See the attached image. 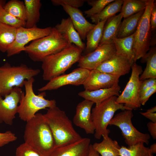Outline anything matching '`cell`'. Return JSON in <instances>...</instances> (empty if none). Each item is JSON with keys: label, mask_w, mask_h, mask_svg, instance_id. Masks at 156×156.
Masks as SVG:
<instances>
[{"label": "cell", "mask_w": 156, "mask_h": 156, "mask_svg": "<svg viewBox=\"0 0 156 156\" xmlns=\"http://www.w3.org/2000/svg\"><path fill=\"white\" fill-rule=\"evenodd\" d=\"M26 122L23 135L24 142L45 156H49L55 148V143L43 114L37 113Z\"/></svg>", "instance_id": "6da1fadb"}, {"label": "cell", "mask_w": 156, "mask_h": 156, "mask_svg": "<svg viewBox=\"0 0 156 156\" xmlns=\"http://www.w3.org/2000/svg\"><path fill=\"white\" fill-rule=\"evenodd\" d=\"M53 134L55 148L75 142L82 138L74 128L65 112L56 106L43 114Z\"/></svg>", "instance_id": "7a4b0ae2"}, {"label": "cell", "mask_w": 156, "mask_h": 156, "mask_svg": "<svg viewBox=\"0 0 156 156\" xmlns=\"http://www.w3.org/2000/svg\"><path fill=\"white\" fill-rule=\"evenodd\" d=\"M83 51L72 44L59 52L46 57L42 62V78L49 81L61 75L78 62Z\"/></svg>", "instance_id": "3957f363"}, {"label": "cell", "mask_w": 156, "mask_h": 156, "mask_svg": "<svg viewBox=\"0 0 156 156\" xmlns=\"http://www.w3.org/2000/svg\"><path fill=\"white\" fill-rule=\"evenodd\" d=\"M67 38L55 27L48 35L32 41L24 51L35 62H42L47 57L57 53L71 45Z\"/></svg>", "instance_id": "277c9868"}, {"label": "cell", "mask_w": 156, "mask_h": 156, "mask_svg": "<svg viewBox=\"0 0 156 156\" xmlns=\"http://www.w3.org/2000/svg\"><path fill=\"white\" fill-rule=\"evenodd\" d=\"M40 72L24 64L15 66L5 63L0 66V95L4 97L14 88L23 87L25 80L34 78Z\"/></svg>", "instance_id": "5b68a950"}, {"label": "cell", "mask_w": 156, "mask_h": 156, "mask_svg": "<svg viewBox=\"0 0 156 156\" xmlns=\"http://www.w3.org/2000/svg\"><path fill=\"white\" fill-rule=\"evenodd\" d=\"M34 81V78L25 81V93H23L18 107L17 113L19 118L26 122L33 118L40 110L56 106L54 99L49 100L44 98V92L35 94L33 89Z\"/></svg>", "instance_id": "8992f818"}, {"label": "cell", "mask_w": 156, "mask_h": 156, "mask_svg": "<svg viewBox=\"0 0 156 156\" xmlns=\"http://www.w3.org/2000/svg\"><path fill=\"white\" fill-rule=\"evenodd\" d=\"M117 97L112 96L96 105L92 109L91 117L95 128L96 139H100L103 136L109 135L110 131L107 127L117 110L128 109L123 104L116 102Z\"/></svg>", "instance_id": "52a82bcc"}, {"label": "cell", "mask_w": 156, "mask_h": 156, "mask_svg": "<svg viewBox=\"0 0 156 156\" xmlns=\"http://www.w3.org/2000/svg\"><path fill=\"white\" fill-rule=\"evenodd\" d=\"M154 0H147L146 7L134 34L133 49L135 62L143 57L150 48L152 34L150 16Z\"/></svg>", "instance_id": "ba28073f"}, {"label": "cell", "mask_w": 156, "mask_h": 156, "mask_svg": "<svg viewBox=\"0 0 156 156\" xmlns=\"http://www.w3.org/2000/svg\"><path fill=\"white\" fill-rule=\"evenodd\" d=\"M133 116L132 110H122L113 118L109 125H115L120 128L128 146L140 142L148 144L151 138L150 134L140 132L133 126L131 121Z\"/></svg>", "instance_id": "9c48e42d"}, {"label": "cell", "mask_w": 156, "mask_h": 156, "mask_svg": "<svg viewBox=\"0 0 156 156\" xmlns=\"http://www.w3.org/2000/svg\"><path fill=\"white\" fill-rule=\"evenodd\" d=\"M132 72L129 80L122 93L117 97L116 102L122 104L128 109L140 108V90L142 81L140 75L143 72L142 66L134 62L131 66Z\"/></svg>", "instance_id": "30bf717a"}, {"label": "cell", "mask_w": 156, "mask_h": 156, "mask_svg": "<svg viewBox=\"0 0 156 156\" xmlns=\"http://www.w3.org/2000/svg\"><path fill=\"white\" fill-rule=\"evenodd\" d=\"M52 28L51 27L42 28L36 26L31 28L22 27L17 29L15 40L6 52L7 56L10 57L24 51L27 44L48 35Z\"/></svg>", "instance_id": "8fae6325"}, {"label": "cell", "mask_w": 156, "mask_h": 156, "mask_svg": "<svg viewBox=\"0 0 156 156\" xmlns=\"http://www.w3.org/2000/svg\"><path fill=\"white\" fill-rule=\"evenodd\" d=\"M23 92L21 88L15 87L4 99L0 95V124L12 125Z\"/></svg>", "instance_id": "7c38bea8"}, {"label": "cell", "mask_w": 156, "mask_h": 156, "mask_svg": "<svg viewBox=\"0 0 156 156\" xmlns=\"http://www.w3.org/2000/svg\"><path fill=\"white\" fill-rule=\"evenodd\" d=\"M90 71L88 69L79 67L69 73L60 75L51 80L44 86L38 89V90L43 92L56 90L67 85L78 86L83 85Z\"/></svg>", "instance_id": "4fadbf2b"}, {"label": "cell", "mask_w": 156, "mask_h": 156, "mask_svg": "<svg viewBox=\"0 0 156 156\" xmlns=\"http://www.w3.org/2000/svg\"><path fill=\"white\" fill-rule=\"evenodd\" d=\"M116 54L113 43L99 46L93 52L81 56L78 62V66L89 70L96 69L101 64Z\"/></svg>", "instance_id": "5bb4252c"}, {"label": "cell", "mask_w": 156, "mask_h": 156, "mask_svg": "<svg viewBox=\"0 0 156 156\" xmlns=\"http://www.w3.org/2000/svg\"><path fill=\"white\" fill-rule=\"evenodd\" d=\"M120 77L93 69L83 85L85 90L89 91L109 88L118 85Z\"/></svg>", "instance_id": "9a60e30c"}, {"label": "cell", "mask_w": 156, "mask_h": 156, "mask_svg": "<svg viewBox=\"0 0 156 156\" xmlns=\"http://www.w3.org/2000/svg\"><path fill=\"white\" fill-rule=\"evenodd\" d=\"M94 103L84 99L77 106L73 121L76 126L83 129L87 134H93L95 128L91 117L92 107Z\"/></svg>", "instance_id": "2e32d148"}, {"label": "cell", "mask_w": 156, "mask_h": 156, "mask_svg": "<svg viewBox=\"0 0 156 156\" xmlns=\"http://www.w3.org/2000/svg\"><path fill=\"white\" fill-rule=\"evenodd\" d=\"M131 66L126 57L116 54L101 64L96 69L102 72L120 77L128 74Z\"/></svg>", "instance_id": "e0dca14e"}, {"label": "cell", "mask_w": 156, "mask_h": 156, "mask_svg": "<svg viewBox=\"0 0 156 156\" xmlns=\"http://www.w3.org/2000/svg\"><path fill=\"white\" fill-rule=\"evenodd\" d=\"M91 140L82 138L74 143L55 148L49 156H88Z\"/></svg>", "instance_id": "ac0fdd59"}, {"label": "cell", "mask_w": 156, "mask_h": 156, "mask_svg": "<svg viewBox=\"0 0 156 156\" xmlns=\"http://www.w3.org/2000/svg\"><path fill=\"white\" fill-rule=\"evenodd\" d=\"M62 6L69 16L75 29L81 39L84 40L88 33L94 27L95 24H92L88 21L78 8L65 5Z\"/></svg>", "instance_id": "d6986e66"}, {"label": "cell", "mask_w": 156, "mask_h": 156, "mask_svg": "<svg viewBox=\"0 0 156 156\" xmlns=\"http://www.w3.org/2000/svg\"><path fill=\"white\" fill-rule=\"evenodd\" d=\"M55 27L59 32L66 37L70 44H74L83 51L85 50L86 44L82 41L69 17L62 18L60 23Z\"/></svg>", "instance_id": "ffe728a7"}, {"label": "cell", "mask_w": 156, "mask_h": 156, "mask_svg": "<svg viewBox=\"0 0 156 156\" xmlns=\"http://www.w3.org/2000/svg\"><path fill=\"white\" fill-rule=\"evenodd\" d=\"M120 90V87L118 85L109 88L91 91L85 90L79 92L78 95L85 99L92 101L97 105L112 96H118Z\"/></svg>", "instance_id": "44dd1931"}, {"label": "cell", "mask_w": 156, "mask_h": 156, "mask_svg": "<svg viewBox=\"0 0 156 156\" xmlns=\"http://www.w3.org/2000/svg\"><path fill=\"white\" fill-rule=\"evenodd\" d=\"M122 18V14L120 12L106 20L103 27L102 38L99 46L113 44L114 40L117 38Z\"/></svg>", "instance_id": "7402d4cb"}, {"label": "cell", "mask_w": 156, "mask_h": 156, "mask_svg": "<svg viewBox=\"0 0 156 156\" xmlns=\"http://www.w3.org/2000/svg\"><path fill=\"white\" fill-rule=\"evenodd\" d=\"M134 34L123 38H116L113 41L116 54L126 57L132 65L135 62L133 49Z\"/></svg>", "instance_id": "603a6c76"}, {"label": "cell", "mask_w": 156, "mask_h": 156, "mask_svg": "<svg viewBox=\"0 0 156 156\" xmlns=\"http://www.w3.org/2000/svg\"><path fill=\"white\" fill-rule=\"evenodd\" d=\"M100 142H96L92 145L93 148L101 156H120L119 150L121 146L118 142L112 140L109 135L102 136Z\"/></svg>", "instance_id": "cb8c5ba5"}, {"label": "cell", "mask_w": 156, "mask_h": 156, "mask_svg": "<svg viewBox=\"0 0 156 156\" xmlns=\"http://www.w3.org/2000/svg\"><path fill=\"white\" fill-rule=\"evenodd\" d=\"M106 21L98 23L88 33L85 49V55L93 52L99 47L102 38L103 27Z\"/></svg>", "instance_id": "d4e9b609"}, {"label": "cell", "mask_w": 156, "mask_h": 156, "mask_svg": "<svg viewBox=\"0 0 156 156\" xmlns=\"http://www.w3.org/2000/svg\"><path fill=\"white\" fill-rule=\"evenodd\" d=\"M141 62H146V67L139 77L141 81L150 78L156 79V47H152L141 58Z\"/></svg>", "instance_id": "484cf974"}, {"label": "cell", "mask_w": 156, "mask_h": 156, "mask_svg": "<svg viewBox=\"0 0 156 156\" xmlns=\"http://www.w3.org/2000/svg\"><path fill=\"white\" fill-rule=\"evenodd\" d=\"M144 11H142L124 18L121 22L117 38H123L133 34L136 30Z\"/></svg>", "instance_id": "4316f807"}, {"label": "cell", "mask_w": 156, "mask_h": 156, "mask_svg": "<svg viewBox=\"0 0 156 156\" xmlns=\"http://www.w3.org/2000/svg\"><path fill=\"white\" fill-rule=\"evenodd\" d=\"M26 20L25 27L31 28L36 26L40 18V9L42 4L40 0H24Z\"/></svg>", "instance_id": "83f0119b"}, {"label": "cell", "mask_w": 156, "mask_h": 156, "mask_svg": "<svg viewBox=\"0 0 156 156\" xmlns=\"http://www.w3.org/2000/svg\"><path fill=\"white\" fill-rule=\"evenodd\" d=\"M17 29L0 23V51L5 53L14 42Z\"/></svg>", "instance_id": "f1b7e54d"}, {"label": "cell", "mask_w": 156, "mask_h": 156, "mask_svg": "<svg viewBox=\"0 0 156 156\" xmlns=\"http://www.w3.org/2000/svg\"><path fill=\"white\" fill-rule=\"evenodd\" d=\"M123 2V0H115L109 3L100 13L90 17L92 22L96 24L115 16L120 12Z\"/></svg>", "instance_id": "f546056e"}, {"label": "cell", "mask_w": 156, "mask_h": 156, "mask_svg": "<svg viewBox=\"0 0 156 156\" xmlns=\"http://www.w3.org/2000/svg\"><path fill=\"white\" fill-rule=\"evenodd\" d=\"M147 0H123L120 12L124 18L144 10Z\"/></svg>", "instance_id": "4dcf8cb0"}, {"label": "cell", "mask_w": 156, "mask_h": 156, "mask_svg": "<svg viewBox=\"0 0 156 156\" xmlns=\"http://www.w3.org/2000/svg\"><path fill=\"white\" fill-rule=\"evenodd\" d=\"M3 8L12 15L26 22V10L24 1L19 0H10L5 4Z\"/></svg>", "instance_id": "1f68e13d"}, {"label": "cell", "mask_w": 156, "mask_h": 156, "mask_svg": "<svg viewBox=\"0 0 156 156\" xmlns=\"http://www.w3.org/2000/svg\"><path fill=\"white\" fill-rule=\"evenodd\" d=\"M120 156H150L153 154L149 148L140 142L127 147L122 146L119 150Z\"/></svg>", "instance_id": "d6a6232c"}, {"label": "cell", "mask_w": 156, "mask_h": 156, "mask_svg": "<svg viewBox=\"0 0 156 156\" xmlns=\"http://www.w3.org/2000/svg\"><path fill=\"white\" fill-rule=\"evenodd\" d=\"M0 23L18 29L25 27L26 22L22 21L6 12L3 9L0 12Z\"/></svg>", "instance_id": "836d02e7"}, {"label": "cell", "mask_w": 156, "mask_h": 156, "mask_svg": "<svg viewBox=\"0 0 156 156\" xmlns=\"http://www.w3.org/2000/svg\"><path fill=\"white\" fill-rule=\"evenodd\" d=\"M114 0H86L88 4L92 8L84 11L88 17H91L100 13L108 4Z\"/></svg>", "instance_id": "e575fe53"}, {"label": "cell", "mask_w": 156, "mask_h": 156, "mask_svg": "<svg viewBox=\"0 0 156 156\" xmlns=\"http://www.w3.org/2000/svg\"><path fill=\"white\" fill-rule=\"evenodd\" d=\"M15 156H45L40 152L24 142L16 148Z\"/></svg>", "instance_id": "d590c367"}, {"label": "cell", "mask_w": 156, "mask_h": 156, "mask_svg": "<svg viewBox=\"0 0 156 156\" xmlns=\"http://www.w3.org/2000/svg\"><path fill=\"white\" fill-rule=\"evenodd\" d=\"M51 1L53 4L55 5H65L78 8L82 6L84 3L86 1L85 0H52Z\"/></svg>", "instance_id": "8d00e7d4"}, {"label": "cell", "mask_w": 156, "mask_h": 156, "mask_svg": "<svg viewBox=\"0 0 156 156\" xmlns=\"http://www.w3.org/2000/svg\"><path fill=\"white\" fill-rule=\"evenodd\" d=\"M17 139L15 134L10 131H8L3 133L0 132V147L14 142Z\"/></svg>", "instance_id": "74e56055"}, {"label": "cell", "mask_w": 156, "mask_h": 156, "mask_svg": "<svg viewBox=\"0 0 156 156\" xmlns=\"http://www.w3.org/2000/svg\"><path fill=\"white\" fill-rule=\"evenodd\" d=\"M156 85V78H150L142 81L140 90V96L145 91Z\"/></svg>", "instance_id": "f35d334b"}, {"label": "cell", "mask_w": 156, "mask_h": 156, "mask_svg": "<svg viewBox=\"0 0 156 156\" xmlns=\"http://www.w3.org/2000/svg\"><path fill=\"white\" fill-rule=\"evenodd\" d=\"M156 92V85L151 88L141 95L140 97V102L141 105H144L149 98Z\"/></svg>", "instance_id": "ab89813d"}, {"label": "cell", "mask_w": 156, "mask_h": 156, "mask_svg": "<svg viewBox=\"0 0 156 156\" xmlns=\"http://www.w3.org/2000/svg\"><path fill=\"white\" fill-rule=\"evenodd\" d=\"M150 23L152 34L156 29V4L154 2L151 10L150 16Z\"/></svg>", "instance_id": "60d3db41"}, {"label": "cell", "mask_w": 156, "mask_h": 156, "mask_svg": "<svg viewBox=\"0 0 156 156\" xmlns=\"http://www.w3.org/2000/svg\"><path fill=\"white\" fill-rule=\"evenodd\" d=\"M156 106H154L147 110L146 112H140V113L151 121L156 123Z\"/></svg>", "instance_id": "b9f144b4"}, {"label": "cell", "mask_w": 156, "mask_h": 156, "mask_svg": "<svg viewBox=\"0 0 156 156\" xmlns=\"http://www.w3.org/2000/svg\"><path fill=\"white\" fill-rule=\"evenodd\" d=\"M147 125L151 135L154 139H156V123L150 121L147 123Z\"/></svg>", "instance_id": "7bdbcfd3"}, {"label": "cell", "mask_w": 156, "mask_h": 156, "mask_svg": "<svg viewBox=\"0 0 156 156\" xmlns=\"http://www.w3.org/2000/svg\"><path fill=\"white\" fill-rule=\"evenodd\" d=\"M88 156H101L93 148L92 144H90Z\"/></svg>", "instance_id": "ee69618b"}, {"label": "cell", "mask_w": 156, "mask_h": 156, "mask_svg": "<svg viewBox=\"0 0 156 156\" xmlns=\"http://www.w3.org/2000/svg\"><path fill=\"white\" fill-rule=\"evenodd\" d=\"M150 150L153 154L156 153V143H154L151 145L149 148Z\"/></svg>", "instance_id": "f6af8a7d"}, {"label": "cell", "mask_w": 156, "mask_h": 156, "mask_svg": "<svg viewBox=\"0 0 156 156\" xmlns=\"http://www.w3.org/2000/svg\"><path fill=\"white\" fill-rule=\"evenodd\" d=\"M5 1L0 0V12L4 9L3 7L5 4Z\"/></svg>", "instance_id": "bcb514c9"}, {"label": "cell", "mask_w": 156, "mask_h": 156, "mask_svg": "<svg viewBox=\"0 0 156 156\" xmlns=\"http://www.w3.org/2000/svg\"><path fill=\"white\" fill-rule=\"evenodd\" d=\"M150 156H153V155H151Z\"/></svg>", "instance_id": "7dc6e473"}]
</instances>
